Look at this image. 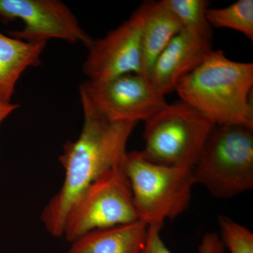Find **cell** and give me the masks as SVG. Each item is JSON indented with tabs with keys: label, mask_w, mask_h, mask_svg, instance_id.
Segmentation results:
<instances>
[{
	"label": "cell",
	"mask_w": 253,
	"mask_h": 253,
	"mask_svg": "<svg viewBox=\"0 0 253 253\" xmlns=\"http://www.w3.org/2000/svg\"><path fill=\"white\" fill-rule=\"evenodd\" d=\"M83 122L79 137L68 141L59 158L65 169L59 190L42 213L41 219L51 236H63L65 219L74 201L91 183L122 163L126 144L136 123L110 121L95 107L80 87Z\"/></svg>",
	"instance_id": "cell-1"
},
{
	"label": "cell",
	"mask_w": 253,
	"mask_h": 253,
	"mask_svg": "<svg viewBox=\"0 0 253 253\" xmlns=\"http://www.w3.org/2000/svg\"><path fill=\"white\" fill-rule=\"evenodd\" d=\"M253 63L228 59L212 50L176 86L181 101L214 126H243L253 129Z\"/></svg>",
	"instance_id": "cell-2"
},
{
	"label": "cell",
	"mask_w": 253,
	"mask_h": 253,
	"mask_svg": "<svg viewBox=\"0 0 253 253\" xmlns=\"http://www.w3.org/2000/svg\"><path fill=\"white\" fill-rule=\"evenodd\" d=\"M192 171L195 184L217 199H231L253 189V129L214 126Z\"/></svg>",
	"instance_id": "cell-3"
},
{
	"label": "cell",
	"mask_w": 253,
	"mask_h": 253,
	"mask_svg": "<svg viewBox=\"0 0 253 253\" xmlns=\"http://www.w3.org/2000/svg\"><path fill=\"white\" fill-rule=\"evenodd\" d=\"M123 166L138 217L148 225L164 224L166 219L178 217L189 208L196 184L192 168L156 164L138 151L126 152Z\"/></svg>",
	"instance_id": "cell-4"
},
{
	"label": "cell",
	"mask_w": 253,
	"mask_h": 253,
	"mask_svg": "<svg viewBox=\"0 0 253 253\" xmlns=\"http://www.w3.org/2000/svg\"><path fill=\"white\" fill-rule=\"evenodd\" d=\"M214 126L181 100L168 104L145 122L141 154L156 164L192 168Z\"/></svg>",
	"instance_id": "cell-5"
},
{
	"label": "cell",
	"mask_w": 253,
	"mask_h": 253,
	"mask_svg": "<svg viewBox=\"0 0 253 253\" xmlns=\"http://www.w3.org/2000/svg\"><path fill=\"white\" fill-rule=\"evenodd\" d=\"M137 220L122 162L105 172L78 196L66 215L63 236L72 243L91 231Z\"/></svg>",
	"instance_id": "cell-6"
},
{
	"label": "cell",
	"mask_w": 253,
	"mask_h": 253,
	"mask_svg": "<svg viewBox=\"0 0 253 253\" xmlns=\"http://www.w3.org/2000/svg\"><path fill=\"white\" fill-rule=\"evenodd\" d=\"M80 87L113 122H146L168 104L166 96L145 75L130 73L101 83L87 81Z\"/></svg>",
	"instance_id": "cell-7"
},
{
	"label": "cell",
	"mask_w": 253,
	"mask_h": 253,
	"mask_svg": "<svg viewBox=\"0 0 253 253\" xmlns=\"http://www.w3.org/2000/svg\"><path fill=\"white\" fill-rule=\"evenodd\" d=\"M16 19L22 21L24 27L8 31V35L21 41L40 42L55 38L81 43L87 49L94 42L59 0H0V21L7 23Z\"/></svg>",
	"instance_id": "cell-8"
},
{
	"label": "cell",
	"mask_w": 253,
	"mask_h": 253,
	"mask_svg": "<svg viewBox=\"0 0 253 253\" xmlns=\"http://www.w3.org/2000/svg\"><path fill=\"white\" fill-rule=\"evenodd\" d=\"M144 16V5L141 4L121 26L93 42L83 66L88 81L101 83L123 75H143L141 33Z\"/></svg>",
	"instance_id": "cell-9"
},
{
	"label": "cell",
	"mask_w": 253,
	"mask_h": 253,
	"mask_svg": "<svg viewBox=\"0 0 253 253\" xmlns=\"http://www.w3.org/2000/svg\"><path fill=\"white\" fill-rule=\"evenodd\" d=\"M212 51V41L183 29L158 56L148 76L166 96L175 91L179 82L194 71Z\"/></svg>",
	"instance_id": "cell-10"
},
{
	"label": "cell",
	"mask_w": 253,
	"mask_h": 253,
	"mask_svg": "<svg viewBox=\"0 0 253 253\" xmlns=\"http://www.w3.org/2000/svg\"><path fill=\"white\" fill-rule=\"evenodd\" d=\"M148 226L139 219L91 231L73 241L68 253H141L146 242Z\"/></svg>",
	"instance_id": "cell-11"
},
{
	"label": "cell",
	"mask_w": 253,
	"mask_h": 253,
	"mask_svg": "<svg viewBox=\"0 0 253 253\" xmlns=\"http://www.w3.org/2000/svg\"><path fill=\"white\" fill-rule=\"evenodd\" d=\"M142 4V74L148 76L158 56L183 27L164 0L145 1Z\"/></svg>",
	"instance_id": "cell-12"
},
{
	"label": "cell",
	"mask_w": 253,
	"mask_h": 253,
	"mask_svg": "<svg viewBox=\"0 0 253 253\" xmlns=\"http://www.w3.org/2000/svg\"><path fill=\"white\" fill-rule=\"evenodd\" d=\"M46 42H31L0 32V101L11 103L15 86L27 68L41 65Z\"/></svg>",
	"instance_id": "cell-13"
},
{
	"label": "cell",
	"mask_w": 253,
	"mask_h": 253,
	"mask_svg": "<svg viewBox=\"0 0 253 253\" xmlns=\"http://www.w3.org/2000/svg\"><path fill=\"white\" fill-rule=\"evenodd\" d=\"M206 16L211 27L229 28L253 41V1L239 0L223 8H208Z\"/></svg>",
	"instance_id": "cell-14"
},
{
	"label": "cell",
	"mask_w": 253,
	"mask_h": 253,
	"mask_svg": "<svg viewBox=\"0 0 253 253\" xmlns=\"http://www.w3.org/2000/svg\"><path fill=\"white\" fill-rule=\"evenodd\" d=\"M169 9L180 21L183 29L191 34L212 41V27L206 13L209 1L206 0H164Z\"/></svg>",
	"instance_id": "cell-15"
},
{
	"label": "cell",
	"mask_w": 253,
	"mask_h": 253,
	"mask_svg": "<svg viewBox=\"0 0 253 253\" xmlns=\"http://www.w3.org/2000/svg\"><path fill=\"white\" fill-rule=\"evenodd\" d=\"M163 224H150L144 249L141 253H172L163 242L161 231ZM225 246L220 236L214 232L205 234L198 253H225Z\"/></svg>",
	"instance_id": "cell-16"
},
{
	"label": "cell",
	"mask_w": 253,
	"mask_h": 253,
	"mask_svg": "<svg viewBox=\"0 0 253 253\" xmlns=\"http://www.w3.org/2000/svg\"><path fill=\"white\" fill-rule=\"evenodd\" d=\"M221 239L230 253H253V234L248 228L226 216L218 217Z\"/></svg>",
	"instance_id": "cell-17"
},
{
	"label": "cell",
	"mask_w": 253,
	"mask_h": 253,
	"mask_svg": "<svg viewBox=\"0 0 253 253\" xmlns=\"http://www.w3.org/2000/svg\"><path fill=\"white\" fill-rule=\"evenodd\" d=\"M19 108V105L13 103H4L0 101V124L11 113Z\"/></svg>",
	"instance_id": "cell-18"
}]
</instances>
